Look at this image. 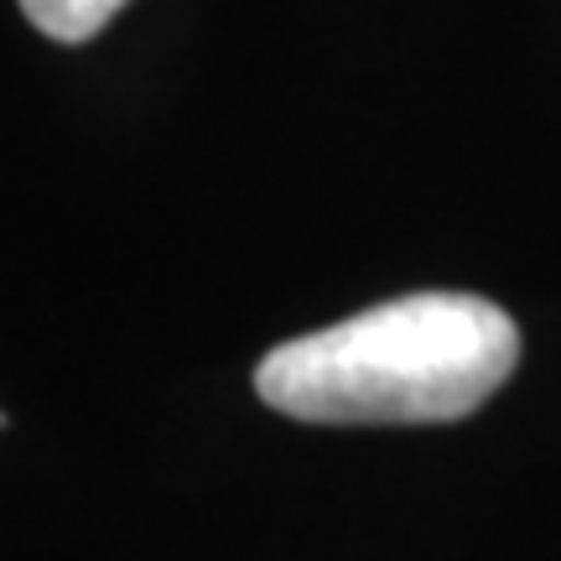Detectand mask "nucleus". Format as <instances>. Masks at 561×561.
Listing matches in <instances>:
<instances>
[{"instance_id": "nucleus-1", "label": "nucleus", "mask_w": 561, "mask_h": 561, "mask_svg": "<svg viewBox=\"0 0 561 561\" xmlns=\"http://www.w3.org/2000/svg\"><path fill=\"white\" fill-rule=\"evenodd\" d=\"M520 364V328L473 291H411L276 343L255 364L271 411L318 426H432L473 416Z\"/></svg>"}, {"instance_id": "nucleus-2", "label": "nucleus", "mask_w": 561, "mask_h": 561, "mask_svg": "<svg viewBox=\"0 0 561 561\" xmlns=\"http://www.w3.org/2000/svg\"><path fill=\"white\" fill-rule=\"evenodd\" d=\"M21 16L53 42H89L121 16L125 0H16Z\"/></svg>"}]
</instances>
